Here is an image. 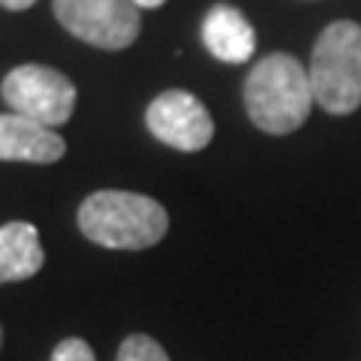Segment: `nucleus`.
<instances>
[{
    "label": "nucleus",
    "mask_w": 361,
    "mask_h": 361,
    "mask_svg": "<svg viewBox=\"0 0 361 361\" xmlns=\"http://www.w3.org/2000/svg\"><path fill=\"white\" fill-rule=\"evenodd\" d=\"M202 42L223 63H247L256 51V30L241 9L214 4L202 21Z\"/></svg>",
    "instance_id": "6e6552de"
},
{
    "label": "nucleus",
    "mask_w": 361,
    "mask_h": 361,
    "mask_svg": "<svg viewBox=\"0 0 361 361\" xmlns=\"http://www.w3.org/2000/svg\"><path fill=\"white\" fill-rule=\"evenodd\" d=\"M51 9L66 33L94 49H130L142 33V16L133 0H51Z\"/></svg>",
    "instance_id": "39448f33"
},
{
    "label": "nucleus",
    "mask_w": 361,
    "mask_h": 361,
    "mask_svg": "<svg viewBox=\"0 0 361 361\" xmlns=\"http://www.w3.org/2000/svg\"><path fill=\"white\" fill-rule=\"evenodd\" d=\"M313 99L329 115H353L361 106V25L331 21L310 54Z\"/></svg>",
    "instance_id": "7ed1b4c3"
},
{
    "label": "nucleus",
    "mask_w": 361,
    "mask_h": 361,
    "mask_svg": "<svg viewBox=\"0 0 361 361\" xmlns=\"http://www.w3.org/2000/svg\"><path fill=\"white\" fill-rule=\"evenodd\" d=\"M145 123H148V130L157 142L187 154L208 148L214 139L211 111L196 94L180 87L157 94L151 99L148 111H145Z\"/></svg>",
    "instance_id": "423d86ee"
},
{
    "label": "nucleus",
    "mask_w": 361,
    "mask_h": 361,
    "mask_svg": "<svg viewBox=\"0 0 361 361\" xmlns=\"http://www.w3.org/2000/svg\"><path fill=\"white\" fill-rule=\"evenodd\" d=\"M51 361H97V355L90 349V343H85L82 337H66V341L54 346Z\"/></svg>",
    "instance_id": "9b49d317"
},
{
    "label": "nucleus",
    "mask_w": 361,
    "mask_h": 361,
    "mask_svg": "<svg viewBox=\"0 0 361 361\" xmlns=\"http://www.w3.org/2000/svg\"><path fill=\"white\" fill-rule=\"evenodd\" d=\"M66 154V142L45 123L25 118L18 111L0 115V160L49 166Z\"/></svg>",
    "instance_id": "0eeeda50"
},
{
    "label": "nucleus",
    "mask_w": 361,
    "mask_h": 361,
    "mask_svg": "<svg viewBox=\"0 0 361 361\" xmlns=\"http://www.w3.org/2000/svg\"><path fill=\"white\" fill-rule=\"evenodd\" d=\"M133 4L139 6V9H160L166 0H133Z\"/></svg>",
    "instance_id": "ddd939ff"
},
{
    "label": "nucleus",
    "mask_w": 361,
    "mask_h": 361,
    "mask_svg": "<svg viewBox=\"0 0 361 361\" xmlns=\"http://www.w3.org/2000/svg\"><path fill=\"white\" fill-rule=\"evenodd\" d=\"M0 346H4V329H0Z\"/></svg>",
    "instance_id": "4468645a"
},
{
    "label": "nucleus",
    "mask_w": 361,
    "mask_h": 361,
    "mask_svg": "<svg viewBox=\"0 0 361 361\" xmlns=\"http://www.w3.org/2000/svg\"><path fill=\"white\" fill-rule=\"evenodd\" d=\"M37 0H0L4 9H13V13H21V9H30Z\"/></svg>",
    "instance_id": "f8f14e48"
},
{
    "label": "nucleus",
    "mask_w": 361,
    "mask_h": 361,
    "mask_svg": "<svg viewBox=\"0 0 361 361\" xmlns=\"http://www.w3.org/2000/svg\"><path fill=\"white\" fill-rule=\"evenodd\" d=\"M4 103L25 118H33L45 127H63L75 111L78 90L70 75L45 63H21L9 70L0 85Z\"/></svg>",
    "instance_id": "20e7f679"
},
{
    "label": "nucleus",
    "mask_w": 361,
    "mask_h": 361,
    "mask_svg": "<svg viewBox=\"0 0 361 361\" xmlns=\"http://www.w3.org/2000/svg\"><path fill=\"white\" fill-rule=\"evenodd\" d=\"M78 229L109 250H148L169 232V214L157 199L130 190H97L78 208Z\"/></svg>",
    "instance_id": "f03ea898"
},
{
    "label": "nucleus",
    "mask_w": 361,
    "mask_h": 361,
    "mask_svg": "<svg viewBox=\"0 0 361 361\" xmlns=\"http://www.w3.org/2000/svg\"><path fill=\"white\" fill-rule=\"evenodd\" d=\"M115 361H172L169 353L148 334H130L123 337V343L118 346Z\"/></svg>",
    "instance_id": "9d476101"
},
{
    "label": "nucleus",
    "mask_w": 361,
    "mask_h": 361,
    "mask_svg": "<svg viewBox=\"0 0 361 361\" xmlns=\"http://www.w3.org/2000/svg\"><path fill=\"white\" fill-rule=\"evenodd\" d=\"M310 73L298 58L286 51L265 54L244 82V109L247 118L262 133L286 135L298 130L310 118L313 109Z\"/></svg>",
    "instance_id": "f257e3e1"
},
{
    "label": "nucleus",
    "mask_w": 361,
    "mask_h": 361,
    "mask_svg": "<svg viewBox=\"0 0 361 361\" xmlns=\"http://www.w3.org/2000/svg\"><path fill=\"white\" fill-rule=\"evenodd\" d=\"M45 253L33 223L13 220L0 226V286L30 280L42 271Z\"/></svg>",
    "instance_id": "1a4fd4ad"
}]
</instances>
